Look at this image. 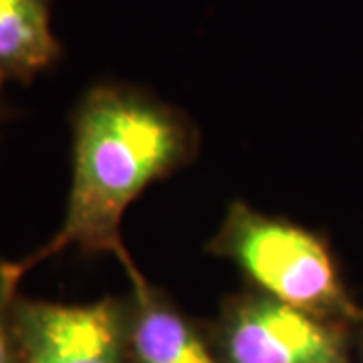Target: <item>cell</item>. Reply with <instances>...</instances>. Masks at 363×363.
Wrapping results in <instances>:
<instances>
[{"label":"cell","mask_w":363,"mask_h":363,"mask_svg":"<svg viewBox=\"0 0 363 363\" xmlns=\"http://www.w3.org/2000/svg\"><path fill=\"white\" fill-rule=\"evenodd\" d=\"M14 116V109L13 105L6 101V97H4V93H0V130H2V125Z\"/></svg>","instance_id":"cell-9"},{"label":"cell","mask_w":363,"mask_h":363,"mask_svg":"<svg viewBox=\"0 0 363 363\" xmlns=\"http://www.w3.org/2000/svg\"><path fill=\"white\" fill-rule=\"evenodd\" d=\"M61 57L52 0H0V93L11 83H33Z\"/></svg>","instance_id":"cell-6"},{"label":"cell","mask_w":363,"mask_h":363,"mask_svg":"<svg viewBox=\"0 0 363 363\" xmlns=\"http://www.w3.org/2000/svg\"><path fill=\"white\" fill-rule=\"evenodd\" d=\"M71 186L65 216L51 238L25 259L11 260L21 283L37 264L67 248L131 259L123 245L125 210L156 182L192 164L200 130L192 117L150 91L101 81L69 116Z\"/></svg>","instance_id":"cell-1"},{"label":"cell","mask_w":363,"mask_h":363,"mask_svg":"<svg viewBox=\"0 0 363 363\" xmlns=\"http://www.w3.org/2000/svg\"><path fill=\"white\" fill-rule=\"evenodd\" d=\"M206 250L233 262L257 293L351 327L359 319L362 303L351 295L329 240L307 226L233 200Z\"/></svg>","instance_id":"cell-2"},{"label":"cell","mask_w":363,"mask_h":363,"mask_svg":"<svg viewBox=\"0 0 363 363\" xmlns=\"http://www.w3.org/2000/svg\"><path fill=\"white\" fill-rule=\"evenodd\" d=\"M128 339L131 363H224L204 321H196L128 259Z\"/></svg>","instance_id":"cell-5"},{"label":"cell","mask_w":363,"mask_h":363,"mask_svg":"<svg viewBox=\"0 0 363 363\" xmlns=\"http://www.w3.org/2000/svg\"><path fill=\"white\" fill-rule=\"evenodd\" d=\"M13 335L18 363H131L128 297L57 303L18 293Z\"/></svg>","instance_id":"cell-4"},{"label":"cell","mask_w":363,"mask_h":363,"mask_svg":"<svg viewBox=\"0 0 363 363\" xmlns=\"http://www.w3.org/2000/svg\"><path fill=\"white\" fill-rule=\"evenodd\" d=\"M206 327L224 363H355V327L248 286L224 298Z\"/></svg>","instance_id":"cell-3"},{"label":"cell","mask_w":363,"mask_h":363,"mask_svg":"<svg viewBox=\"0 0 363 363\" xmlns=\"http://www.w3.org/2000/svg\"><path fill=\"white\" fill-rule=\"evenodd\" d=\"M18 285L11 260L0 259V363H18L13 335V301Z\"/></svg>","instance_id":"cell-7"},{"label":"cell","mask_w":363,"mask_h":363,"mask_svg":"<svg viewBox=\"0 0 363 363\" xmlns=\"http://www.w3.org/2000/svg\"><path fill=\"white\" fill-rule=\"evenodd\" d=\"M353 347H355V363H363V303L359 319L355 323V333H353Z\"/></svg>","instance_id":"cell-8"}]
</instances>
